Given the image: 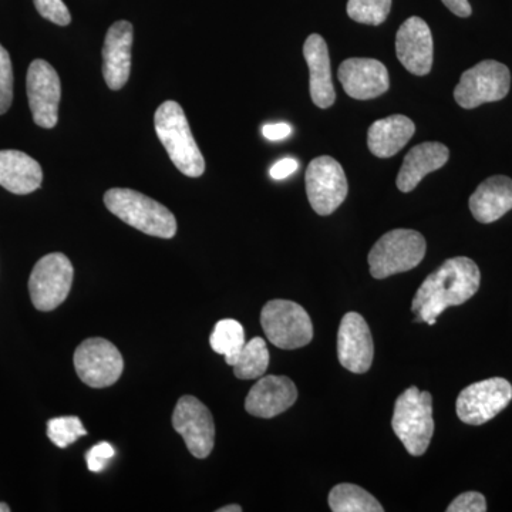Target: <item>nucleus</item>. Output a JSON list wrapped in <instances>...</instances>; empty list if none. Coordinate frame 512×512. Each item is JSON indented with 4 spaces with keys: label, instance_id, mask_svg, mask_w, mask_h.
I'll list each match as a JSON object with an SVG mask.
<instances>
[{
    "label": "nucleus",
    "instance_id": "1",
    "mask_svg": "<svg viewBox=\"0 0 512 512\" xmlns=\"http://www.w3.org/2000/svg\"><path fill=\"white\" fill-rule=\"evenodd\" d=\"M481 284V272L476 262L467 256L447 259L437 271L427 276L414 295V322L436 325V320L450 306L466 303L476 295Z\"/></svg>",
    "mask_w": 512,
    "mask_h": 512
},
{
    "label": "nucleus",
    "instance_id": "2",
    "mask_svg": "<svg viewBox=\"0 0 512 512\" xmlns=\"http://www.w3.org/2000/svg\"><path fill=\"white\" fill-rule=\"evenodd\" d=\"M154 124L161 144L178 171L187 177H201L205 171L204 156L192 136L183 107L177 101H165L156 111Z\"/></svg>",
    "mask_w": 512,
    "mask_h": 512
},
{
    "label": "nucleus",
    "instance_id": "3",
    "mask_svg": "<svg viewBox=\"0 0 512 512\" xmlns=\"http://www.w3.org/2000/svg\"><path fill=\"white\" fill-rule=\"evenodd\" d=\"M104 204L130 227L151 237L170 239L177 234L173 212L160 202L128 188H111L104 194Z\"/></svg>",
    "mask_w": 512,
    "mask_h": 512
},
{
    "label": "nucleus",
    "instance_id": "4",
    "mask_svg": "<svg viewBox=\"0 0 512 512\" xmlns=\"http://www.w3.org/2000/svg\"><path fill=\"white\" fill-rule=\"evenodd\" d=\"M392 427L410 456H423L434 434L431 394L416 386L404 390L394 404Z\"/></svg>",
    "mask_w": 512,
    "mask_h": 512
},
{
    "label": "nucleus",
    "instance_id": "5",
    "mask_svg": "<svg viewBox=\"0 0 512 512\" xmlns=\"http://www.w3.org/2000/svg\"><path fill=\"white\" fill-rule=\"evenodd\" d=\"M426 239L413 229H393L373 245L370 274L376 279L412 271L426 255Z\"/></svg>",
    "mask_w": 512,
    "mask_h": 512
},
{
    "label": "nucleus",
    "instance_id": "6",
    "mask_svg": "<svg viewBox=\"0 0 512 512\" xmlns=\"http://www.w3.org/2000/svg\"><path fill=\"white\" fill-rule=\"evenodd\" d=\"M261 325L266 338L279 349H301L313 339L311 316L296 302L269 301L262 309Z\"/></svg>",
    "mask_w": 512,
    "mask_h": 512
},
{
    "label": "nucleus",
    "instance_id": "7",
    "mask_svg": "<svg viewBox=\"0 0 512 512\" xmlns=\"http://www.w3.org/2000/svg\"><path fill=\"white\" fill-rule=\"evenodd\" d=\"M510 87V69L495 60H484L461 74L454 99L463 109L473 110L481 104L505 99Z\"/></svg>",
    "mask_w": 512,
    "mask_h": 512
},
{
    "label": "nucleus",
    "instance_id": "8",
    "mask_svg": "<svg viewBox=\"0 0 512 512\" xmlns=\"http://www.w3.org/2000/svg\"><path fill=\"white\" fill-rule=\"evenodd\" d=\"M74 269L66 255L55 252L43 256L29 278V293L33 306L40 312L59 308L73 285Z\"/></svg>",
    "mask_w": 512,
    "mask_h": 512
},
{
    "label": "nucleus",
    "instance_id": "9",
    "mask_svg": "<svg viewBox=\"0 0 512 512\" xmlns=\"http://www.w3.org/2000/svg\"><path fill=\"white\" fill-rule=\"evenodd\" d=\"M73 360L77 376L93 389L113 386L123 375V356L120 350L107 339L84 340L74 352Z\"/></svg>",
    "mask_w": 512,
    "mask_h": 512
},
{
    "label": "nucleus",
    "instance_id": "10",
    "mask_svg": "<svg viewBox=\"0 0 512 512\" xmlns=\"http://www.w3.org/2000/svg\"><path fill=\"white\" fill-rule=\"evenodd\" d=\"M512 400V386L503 377H491L466 387L458 394V419L470 426H481L493 420Z\"/></svg>",
    "mask_w": 512,
    "mask_h": 512
},
{
    "label": "nucleus",
    "instance_id": "11",
    "mask_svg": "<svg viewBox=\"0 0 512 512\" xmlns=\"http://www.w3.org/2000/svg\"><path fill=\"white\" fill-rule=\"evenodd\" d=\"M305 181L311 207L322 217L333 214L348 197V178L335 158L322 156L312 160Z\"/></svg>",
    "mask_w": 512,
    "mask_h": 512
},
{
    "label": "nucleus",
    "instance_id": "12",
    "mask_svg": "<svg viewBox=\"0 0 512 512\" xmlns=\"http://www.w3.org/2000/svg\"><path fill=\"white\" fill-rule=\"evenodd\" d=\"M174 430L183 437L195 458H207L214 450L215 423L210 409L197 397L183 396L173 413Z\"/></svg>",
    "mask_w": 512,
    "mask_h": 512
},
{
    "label": "nucleus",
    "instance_id": "13",
    "mask_svg": "<svg viewBox=\"0 0 512 512\" xmlns=\"http://www.w3.org/2000/svg\"><path fill=\"white\" fill-rule=\"evenodd\" d=\"M26 89L33 120L42 128H53L59 121L62 84L52 64L37 59L30 63Z\"/></svg>",
    "mask_w": 512,
    "mask_h": 512
},
{
    "label": "nucleus",
    "instance_id": "14",
    "mask_svg": "<svg viewBox=\"0 0 512 512\" xmlns=\"http://www.w3.org/2000/svg\"><path fill=\"white\" fill-rule=\"evenodd\" d=\"M375 356L372 332L359 313L349 312L340 320L338 332L339 363L349 372H369Z\"/></svg>",
    "mask_w": 512,
    "mask_h": 512
},
{
    "label": "nucleus",
    "instance_id": "15",
    "mask_svg": "<svg viewBox=\"0 0 512 512\" xmlns=\"http://www.w3.org/2000/svg\"><path fill=\"white\" fill-rule=\"evenodd\" d=\"M396 55L407 72L426 76L433 67L434 43L429 25L419 16L407 19L396 36Z\"/></svg>",
    "mask_w": 512,
    "mask_h": 512
},
{
    "label": "nucleus",
    "instance_id": "16",
    "mask_svg": "<svg viewBox=\"0 0 512 512\" xmlns=\"http://www.w3.org/2000/svg\"><path fill=\"white\" fill-rule=\"evenodd\" d=\"M339 82L352 99L372 100L390 87L389 72L382 62L365 57H353L340 64Z\"/></svg>",
    "mask_w": 512,
    "mask_h": 512
},
{
    "label": "nucleus",
    "instance_id": "17",
    "mask_svg": "<svg viewBox=\"0 0 512 512\" xmlns=\"http://www.w3.org/2000/svg\"><path fill=\"white\" fill-rule=\"evenodd\" d=\"M133 40V25L127 20H119L107 30L103 46V76L111 90L123 89L130 79Z\"/></svg>",
    "mask_w": 512,
    "mask_h": 512
},
{
    "label": "nucleus",
    "instance_id": "18",
    "mask_svg": "<svg viewBox=\"0 0 512 512\" xmlns=\"http://www.w3.org/2000/svg\"><path fill=\"white\" fill-rule=\"evenodd\" d=\"M298 400L295 383L286 376H262L249 390L245 410L251 416L274 419L291 409Z\"/></svg>",
    "mask_w": 512,
    "mask_h": 512
},
{
    "label": "nucleus",
    "instance_id": "19",
    "mask_svg": "<svg viewBox=\"0 0 512 512\" xmlns=\"http://www.w3.org/2000/svg\"><path fill=\"white\" fill-rule=\"evenodd\" d=\"M303 56L311 72V97L319 109H329L335 104L336 92L332 82V69L328 45L322 36L313 35L303 45Z\"/></svg>",
    "mask_w": 512,
    "mask_h": 512
},
{
    "label": "nucleus",
    "instance_id": "20",
    "mask_svg": "<svg viewBox=\"0 0 512 512\" xmlns=\"http://www.w3.org/2000/svg\"><path fill=\"white\" fill-rule=\"evenodd\" d=\"M471 214L481 224H491L512 210V180L505 175L487 178L471 195Z\"/></svg>",
    "mask_w": 512,
    "mask_h": 512
},
{
    "label": "nucleus",
    "instance_id": "21",
    "mask_svg": "<svg viewBox=\"0 0 512 512\" xmlns=\"http://www.w3.org/2000/svg\"><path fill=\"white\" fill-rule=\"evenodd\" d=\"M450 158V150L437 141H427L404 157L402 168L397 175V188L402 192H412L427 174L440 170Z\"/></svg>",
    "mask_w": 512,
    "mask_h": 512
},
{
    "label": "nucleus",
    "instance_id": "22",
    "mask_svg": "<svg viewBox=\"0 0 512 512\" xmlns=\"http://www.w3.org/2000/svg\"><path fill=\"white\" fill-rule=\"evenodd\" d=\"M43 181L40 164L18 150L0 151V185L16 195L39 190Z\"/></svg>",
    "mask_w": 512,
    "mask_h": 512
},
{
    "label": "nucleus",
    "instance_id": "23",
    "mask_svg": "<svg viewBox=\"0 0 512 512\" xmlns=\"http://www.w3.org/2000/svg\"><path fill=\"white\" fill-rule=\"evenodd\" d=\"M416 126L409 117L402 114L375 121L367 133V146L373 156L390 158L407 146L414 136Z\"/></svg>",
    "mask_w": 512,
    "mask_h": 512
},
{
    "label": "nucleus",
    "instance_id": "24",
    "mask_svg": "<svg viewBox=\"0 0 512 512\" xmlns=\"http://www.w3.org/2000/svg\"><path fill=\"white\" fill-rule=\"evenodd\" d=\"M329 507L333 512H383L384 508L372 494L359 485L343 483L329 493Z\"/></svg>",
    "mask_w": 512,
    "mask_h": 512
},
{
    "label": "nucleus",
    "instance_id": "25",
    "mask_svg": "<svg viewBox=\"0 0 512 512\" xmlns=\"http://www.w3.org/2000/svg\"><path fill=\"white\" fill-rule=\"evenodd\" d=\"M231 366L234 367V375L241 380H254L264 376L269 366V350L265 340L254 338L245 343Z\"/></svg>",
    "mask_w": 512,
    "mask_h": 512
},
{
    "label": "nucleus",
    "instance_id": "26",
    "mask_svg": "<svg viewBox=\"0 0 512 512\" xmlns=\"http://www.w3.org/2000/svg\"><path fill=\"white\" fill-rule=\"evenodd\" d=\"M210 343L212 350L224 356L227 365L231 366L247 343L244 328L238 320L222 319L212 330Z\"/></svg>",
    "mask_w": 512,
    "mask_h": 512
},
{
    "label": "nucleus",
    "instance_id": "27",
    "mask_svg": "<svg viewBox=\"0 0 512 512\" xmlns=\"http://www.w3.org/2000/svg\"><path fill=\"white\" fill-rule=\"evenodd\" d=\"M87 436L82 420L76 416L56 417L47 421V437L59 448H67Z\"/></svg>",
    "mask_w": 512,
    "mask_h": 512
},
{
    "label": "nucleus",
    "instance_id": "28",
    "mask_svg": "<svg viewBox=\"0 0 512 512\" xmlns=\"http://www.w3.org/2000/svg\"><path fill=\"white\" fill-rule=\"evenodd\" d=\"M392 0H349V18L363 25L379 26L386 22Z\"/></svg>",
    "mask_w": 512,
    "mask_h": 512
},
{
    "label": "nucleus",
    "instance_id": "29",
    "mask_svg": "<svg viewBox=\"0 0 512 512\" xmlns=\"http://www.w3.org/2000/svg\"><path fill=\"white\" fill-rule=\"evenodd\" d=\"M13 69L8 50L0 45V116L12 106Z\"/></svg>",
    "mask_w": 512,
    "mask_h": 512
},
{
    "label": "nucleus",
    "instance_id": "30",
    "mask_svg": "<svg viewBox=\"0 0 512 512\" xmlns=\"http://www.w3.org/2000/svg\"><path fill=\"white\" fill-rule=\"evenodd\" d=\"M39 15L59 26H67L72 22L69 9L63 0H33Z\"/></svg>",
    "mask_w": 512,
    "mask_h": 512
},
{
    "label": "nucleus",
    "instance_id": "31",
    "mask_svg": "<svg viewBox=\"0 0 512 512\" xmlns=\"http://www.w3.org/2000/svg\"><path fill=\"white\" fill-rule=\"evenodd\" d=\"M114 456H116V450L110 443L103 441V443L96 444L86 453L87 468L92 473H101L104 468L109 466L111 458Z\"/></svg>",
    "mask_w": 512,
    "mask_h": 512
},
{
    "label": "nucleus",
    "instance_id": "32",
    "mask_svg": "<svg viewBox=\"0 0 512 512\" xmlns=\"http://www.w3.org/2000/svg\"><path fill=\"white\" fill-rule=\"evenodd\" d=\"M487 511V501L481 493L468 491L458 495L456 500L447 507V512H485Z\"/></svg>",
    "mask_w": 512,
    "mask_h": 512
},
{
    "label": "nucleus",
    "instance_id": "33",
    "mask_svg": "<svg viewBox=\"0 0 512 512\" xmlns=\"http://www.w3.org/2000/svg\"><path fill=\"white\" fill-rule=\"evenodd\" d=\"M298 168V161L293 160V158H284V160L278 161V163L271 168V177L274 178V180H285L289 175L298 171Z\"/></svg>",
    "mask_w": 512,
    "mask_h": 512
},
{
    "label": "nucleus",
    "instance_id": "34",
    "mask_svg": "<svg viewBox=\"0 0 512 512\" xmlns=\"http://www.w3.org/2000/svg\"><path fill=\"white\" fill-rule=\"evenodd\" d=\"M292 128L286 123L266 124L262 128V134L266 140L279 141L291 136Z\"/></svg>",
    "mask_w": 512,
    "mask_h": 512
},
{
    "label": "nucleus",
    "instance_id": "35",
    "mask_svg": "<svg viewBox=\"0 0 512 512\" xmlns=\"http://www.w3.org/2000/svg\"><path fill=\"white\" fill-rule=\"evenodd\" d=\"M441 2L444 3V6H447L450 12L457 15L458 18H470L471 13H473V9H471L468 0H441Z\"/></svg>",
    "mask_w": 512,
    "mask_h": 512
},
{
    "label": "nucleus",
    "instance_id": "36",
    "mask_svg": "<svg viewBox=\"0 0 512 512\" xmlns=\"http://www.w3.org/2000/svg\"><path fill=\"white\" fill-rule=\"evenodd\" d=\"M241 511H242V507H239V505H237V504L227 505V507H222V508H220V510H218V512H241Z\"/></svg>",
    "mask_w": 512,
    "mask_h": 512
},
{
    "label": "nucleus",
    "instance_id": "37",
    "mask_svg": "<svg viewBox=\"0 0 512 512\" xmlns=\"http://www.w3.org/2000/svg\"><path fill=\"white\" fill-rule=\"evenodd\" d=\"M0 512H10V507L6 503H0Z\"/></svg>",
    "mask_w": 512,
    "mask_h": 512
}]
</instances>
